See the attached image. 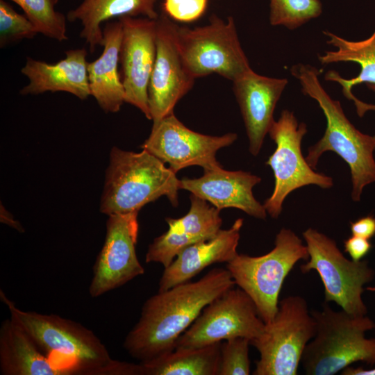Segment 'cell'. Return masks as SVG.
<instances>
[{"mask_svg":"<svg viewBox=\"0 0 375 375\" xmlns=\"http://www.w3.org/2000/svg\"><path fill=\"white\" fill-rule=\"evenodd\" d=\"M235 285L226 268H213L196 281L158 291L144 303L138 322L124 339V348L140 362L174 351L178 338L203 309Z\"/></svg>","mask_w":375,"mask_h":375,"instance_id":"1","label":"cell"},{"mask_svg":"<svg viewBox=\"0 0 375 375\" xmlns=\"http://www.w3.org/2000/svg\"><path fill=\"white\" fill-rule=\"evenodd\" d=\"M0 299L9 310L10 317L39 349L49 359L54 356L63 360L71 375H142L140 363L113 360L94 333L80 323L55 314L22 310L2 290Z\"/></svg>","mask_w":375,"mask_h":375,"instance_id":"2","label":"cell"},{"mask_svg":"<svg viewBox=\"0 0 375 375\" xmlns=\"http://www.w3.org/2000/svg\"><path fill=\"white\" fill-rule=\"evenodd\" d=\"M290 72L299 81L303 93L317 102L326 119L324 134L308 148L306 161L315 169L324 152L331 151L340 156L350 169L351 199L359 201L365 187L375 183L374 136L361 133L347 119L340 101L333 99L322 87L317 68L299 63L293 65Z\"/></svg>","mask_w":375,"mask_h":375,"instance_id":"3","label":"cell"},{"mask_svg":"<svg viewBox=\"0 0 375 375\" xmlns=\"http://www.w3.org/2000/svg\"><path fill=\"white\" fill-rule=\"evenodd\" d=\"M180 180L160 159L142 149L124 151L116 147L110 152L101 197L100 211L108 216L139 210L165 196L178 205Z\"/></svg>","mask_w":375,"mask_h":375,"instance_id":"4","label":"cell"},{"mask_svg":"<svg viewBox=\"0 0 375 375\" xmlns=\"http://www.w3.org/2000/svg\"><path fill=\"white\" fill-rule=\"evenodd\" d=\"M310 313L316 333L301 361L306 374L334 375L356 362L375 364V338L365 337L367 331L375 329L369 317L335 311L327 303Z\"/></svg>","mask_w":375,"mask_h":375,"instance_id":"5","label":"cell"},{"mask_svg":"<svg viewBox=\"0 0 375 375\" xmlns=\"http://www.w3.org/2000/svg\"><path fill=\"white\" fill-rule=\"evenodd\" d=\"M306 245L291 229L282 228L274 247L260 256H237L226 264L235 285L253 301L263 322H270L278 309V297L286 276L300 260H308Z\"/></svg>","mask_w":375,"mask_h":375,"instance_id":"6","label":"cell"},{"mask_svg":"<svg viewBox=\"0 0 375 375\" xmlns=\"http://www.w3.org/2000/svg\"><path fill=\"white\" fill-rule=\"evenodd\" d=\"M316 333L315 321L305 299H282L274 319L250 341L260 353L253 375H296L303 353Z\"/></svg>","mask_w":375,"mask_h":375,"instance_id":"7","label":"cell"},{"mask_svg":"<svg viewBox=\"0 0 375 375\" xmlns=\"http://www.w3.org/2000/svg\"><path fill=\"white\" fill-rule=\"evenodd\" d=\"M176 38L184 63L196 79L215 73L232 82L251 68L234 19L212 15L209 23L190 28L177 25Z\"/></svg>","mask_w":375,"mask_h":375,"instance_id":"8","label":"cell"},{"mask_svg":"<svg viewBox=\"0 0 375 375\" xmlns=\"http://www.w3.org/2000/svg\"><path fill=\"white\" fill-rule=\"evenodd\" d=\"M302 235L309 258L301 265V272H317L324 287L326 302L333 301L351 315H367V308L362 297L364 285L375 274L368 262L349 260L334 240L315 228H307Z\"/></svg>","mask_w":375,"mask_h":375,"instance_id":"9","label":"cell"},{"mask_svg":"<svg viewBox=\"0 0 375 375\" xmlns=\"http://www.w3.org/2000/svg\"><path fill=\"white\" fill-rule=\"evenodd\" d=\"M308 130L306 124L299 123L294 113L283 110L272 124L268 134L276 147L265 164L274 176V188L263 206L272 218H278L283 202L292 191L308 185L323 189L333 185V178L312 169L301 152V141Z\"/></svg>","mask_w":375,"mask_h":375,"instance_id":"10","label":"cell"},{"mask_svg":"<svg viewBox=\"0 0 375 375\" xmlns=\"http://www.w3.org/2000/svg\"><path fill=\"white\" fill-rule=\"evenodd\" d=\"M265 325L252 299L233 287L203 309L178 338L176 348L201 347L236 337L251 341L261 335Z\"/></svg>","mask_w":375,"mask_h":375,"instance_id":"11","label":"cell"},{"mask_svg":"<svg viewBox=\"0 0 375 375\" xmlns=\"http://www.w3.org/2000/svg\"><path fill=\"white\" fill-rule=\"evenodd\" d=\"M237 138L234 133L212 136L195 132L173 113L153 122L151 133L141 147L167 163L176 174L190 166H200L203 170L222 167L217 160V151Z\"/></svg>","mask_w":375,"mask_h":375,"instance_id":"12","label":"cell"},{"mask_svg":"<svg viewBox=\"0 0 375 375\" xmlns=\"http://www.w3.org/2000/svg\"><path fill=\"white\" fill-rule=\"evenodd\" d=\"M138 212L108 216L104 244L95 260L89 287L92 297L117 289L144 273L138 258Z\"/></svg>","mask_w":375,"mask_h":375,"instance_id":"13","label":"cell"},{"mask_svg":"<svg viewBox=\"0 0 375 375\" xmlns=\"http://www.w3.org/2000/svg\"><path fill=\"white\" fill-rule=\"evenodd\" d=\"M176 24L164 12L157 18L156 56L148 94L153 122L174 113V108L193 87L195 78L180 53Z\"/></svg>","mask_w":375,"mask_h":375,"instance_id":"14","label":"cell"},{"mask_svg":"<svg viewBox=\"0 0 375 375\" xmlns=\"http://www.w3.org/2000/svg\"><path fill=\"white\" fill-rule=\"evenodd\" d=\"M122 40L119 61L125 103L151 119L148 88L156 56L157 19L121 17Z\"/></svg>","mask_w":375,"mask_h":375,"instance_id":"15","label":"cell"},{"mask_svg":"<svg viewBox=\"0 0 375 375\" xmlns=\"http://www.w3.org/2000/svg\"><path fill=\"white\" fill-rule=\"evenodd\" d=\"M233 83L249 140V151L256 156L275 121L274 111L288 81L262 76L251 69Z\"/></svg>","mask_w":375,"mask_h":375,"instance_id":"16","label":"cell"},{"mask_svg":"<svg viewBox=\"0 0 375 375\" xmlns=\"http://www.w3.org/2000/svg\"><path fill=\"white\" fill-rule=\"evenodd\" d=\"M188 212L180 218L165 219L168 230L149 245L145 262H158L165 268L186 247L210 239L221 229L220 210L192 194Z\"/></svg>","mask_w":375,"mask_h":375,"instance_id":"17","label":"cell"},{"mask_svg":"<svg viewBox=\"0 0 375 375\" xmlns=\"http://www.w3.org/2000/svg\"><path fill=\"white\" fill-rule=\"evenodd\" d=\"M261 178L248 172L228 171L222 167L204 170L197 178H183L180 189L210 203L219 210L235 208L260 219L267 217V211L253 194V188Z\"/></svg>","mask_w":375,"mask_h":375,"instance_id":"18","label":"cell"},{"mask_svg":"<svg viewBox=\"0 0 375 375\" xmlns=\"http://www.w3.org/2000/svg\"><path fill=\"white\" fill-rule=\"evenodd\" d=\"M243 219H237L228 229H220L212 238L194 243L180 252L165 268L158 291L189 281L207 267L217 262L228 263L238 254Z\"/></svg>","mask_w":375,"mask_h":375,"instance_id":"19","label":"cell"},{"mask_svg":"<svg viewBox=\"0 0 375 375\" xmlns=\"http://www.w3.org/2000/svg\"><path fill=\"white\" fill-rule=\"evenodd\" d=\"M86 56L85 49H76L66 51L65 58L54 64L27 58L21 72L28 83L20 94L65 92L86 99L90 95Z\"/></svg>","mask_w":375,"mask_h":375,"instance_id":"20","label":"cell"},{"mask_svg":"<svg viewBox=\"0 0 375 375\" xmlns=\"http://www.w3.org/2000/svg\"><path fill=\"white\" fill-rule=\"evenodd\" d=\"M122 35L119 20L107 23L103 30L102 53L88 63L90 95L106 112H118L125 103L124 88L118 72Z\"/></svg>","mask_w":375,"mask_h":375,"instance_id":"21","label":"cell"},{"mask_svg":"<svg viewBox=\"0 0 375 375\" xmlns=\"http://www.w3.org/2000/svg\"><path fill=\"white\" fill-rule=\"evenodd\" d=\"M323 33L329 38L327 44L335 47L337 50L328 51L319 56L318 59L322 65L354 62L360 66V72L355 78L346 79L337 72L329 71L326 74L325 79L341 85L344 96L354 101L360 117H362L369 110H375V104L364 103L351 92L353 85L362 83L375 87V31L369 38L361 41L347 40L327 31Z\"/></svg>","mask_w":375,"mask_h":375,"instance_id":"22","label":"cell"},{"mask_svg":"<svg viewBox=\"0 0 375 375\" xmlns=\"http://www.w3.org/2000/svg\"><path fill=\"white\" fill-rule=\"evenodd\" d=\"M0 372L2 375H65L11 317L0 327Z\"/></svg>","mask_w":375,"mask_h":375,"instance_id":"23","label":"cell"},{"mask_svg":"<svg viewBox=\"0 0 375 375\" xmlns=\"http://www.w3.org/2000/svg\"><path fill=\"white\" fill-rule=\"evenodd\" d=\"M158 0H83L67 15L69 22L79 21L83 28L80 37L85 40L93 53L97 46H102L103 35L101 24L114 17L140 15L156 19Z\"/></svg>","mask_w":375,"mask_h":375,"instance_id":"24","label":"cell"},{"mask_svg":"<svg viewBox=\"0 0 375 375\" xmlns=\"http://www.w3.org/2000/svg\"><path fill=\"white\" fill-rule=\"evenodd\" d=\"M221 344L177 347L167 354L140 362L142 375H218Z\"/></svg>","mask_w":375,"mask_h":375,"instance_id":"25","label":"cell"},{"mask_svg":"<svg viewBox=\"0 0 375 375\" xmlns=\"http://www.w3.org/2000/svg\"><path fill=\"white\" fill-rule=\"evenodd\" d=\"M24 10L38 33L59 42L67 40L66 18L56 10L58 0H10Z\"/></svg>","mask_w":375,"mask_h":375,"instance_id":"26","label":"cell"},{"mask_svg":"<svg viewBox=\"0 0 375 375\" xmlns=\"http://www.w3.org/2000/svg\"><path fill=\"white\" fill-rule=\"evenodd\" d=\"M322 12L319 0H269V22L295 29Z\"/></svg>","mask_w":375,"mask_h":375,"instance_id":"27","label":"cell"},{"mask_svg":"<svg viewBox=\"0 0 375 375\" xmlns=\"http://www.w3.org/2000/svg\"><path fill=\"white\" fill-rule=\"evenodd\" d=\"M38 32L24 15L18 13L12 6L0 0V47L23 39L33 38Z\"/></svg>","mask_w":375,"mask_h":375,"instance_id":"28","label":"cell"},{"mask_svg":"<svg viewBox=\"0 0 375 375\" xmlns=\"http://www.w3.org/2000/svg\"><path fill=\"white\" fill-rule=\"evenodd\" d=\"M250 340L233 338L221 344L218 375H248L250 374L249 346Z\"/></svg>","mask_w":375,"mask_h":375,"instance_id":"29","label":"cell"},{"mask_svg":"<svg viewBox=\"0 0 375 375\" xmlns=\"http://www.w3.org/2000/svg\"><path fill=\"white\" fill-rule=\"evenodd\" d=\"M208 0H164L163 12L171 19L192 22L205 12Z\"/></svg>","mask_w":375,"mask_h":375,"instance_id":"30","label":"cell"},{"mask_svg":"<svg viewBox=\"0 0 375 375\" xmlns=\"http://www.w3.org/2000/svg\"><path fill=\"white\" fill-rule=\"evenodd\" d=\"M344 247L351 260L360 261L370 251L372 244L367 239L352 235L344 240Z\"/></svg>","mask_w":375,"mask_h":375,"instance_id":"31","label":"cell"},{"mask_svg":"<svg viewBox=\"0 0 375 375\" xmlns=\"http://www.w3.org/2000/svg\"><path fill=\"white\" fill-rule=\"evenodd\" d=\"M350 228L353 235L369 240L375 235V217L367 215L351 222Z\"/></svg>","mask_w":375,"mask_h":375,"instance_id":"32","label":"cell"},{"mask_svg":"<svg viewBox=\"0 0 375 375\" xmlns=\"http://www.w3.org/2000/svg\"><path fill=\"white\" fill-rule=\"evenodd\" d=\"M1 222L8 225L19 232H24V228L22 224L2 206L1 205Z\"/></svg>","mask_w":375,"mask_h":375,"instance_id":"33","label":"cell"},{"mask_svg":"<svg viewBox=\"0 0 375 375\" xmlns=\"http://www.w3.org/2000/svg\"><path fill=\"white\" fill-rule=\"evenodd\" d=\"M342 375H375V367L372 369H364L362 367H347L342 370Z\"/></svg>","mask_w":375,"mask_h":375,"instance_id":"34","label":"cell"},{"mask_svg":"<svg viewBox=\"0 0 375 375\" xmlns=\"http://www.w3.org/2000/svg\"><path fill=\"white\" fill-rule=\"evenodd\" d=\"M368 88H369L372 90H373L374 92H375V87L373 86V85H367ZM374 140H375V135H374Z\"/></svg>","mask_w":375,"mask_h":375,"instance_id":"35","label":"cell"}]
</instances>
